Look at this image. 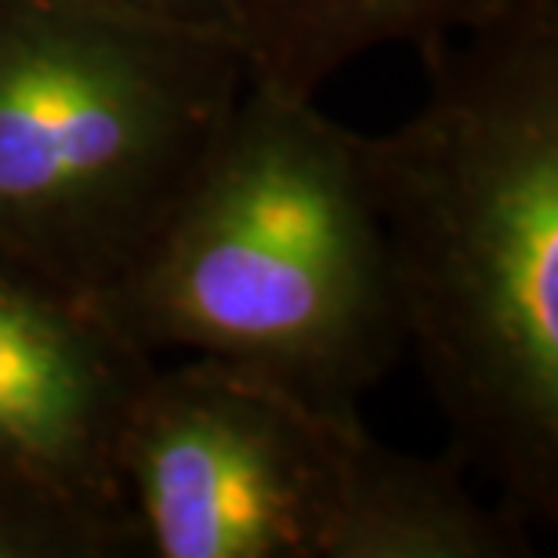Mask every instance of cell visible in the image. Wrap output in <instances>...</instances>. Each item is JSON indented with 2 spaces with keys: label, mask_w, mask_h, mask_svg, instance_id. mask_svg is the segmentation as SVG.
Segmentation results:
<instances>
[{
  "label": "cell",
  "mask_w": 558,
  "mask_h": 558,
  "mask_svg": "<svg viewBox=\"0 0 558 558\" xmlns=\"http://www.w3.org/2000/svg\"><path fill=\"white\" fill-rule=\"evenodd\" d=\"M519 0H232L229 33L247 84L283 98H316L341 65L385 44L464 37Z\"/></svg>",
  "instance_id": "7"
},
{
  "label": "cell",
  "mask_w": 558,
  "mask_h": 558,
  "mask_svg": "<svg viewBox=\"0 0 558 558\" xmlns=\"http://www.w3.org/2000/svg\"><path fill=\"white\" fill-rule=\"evenodd\" d=\"M102 308L149 352L251 366L360 417V396L407 344L363 135L316 98L247 84L204 171Z\"/></svg>",
  "instance_id": "2"
},
{
  "label": "cell",
  "mask_w": 558,
  "mask_h": 558,
  "mask_svg": "<svg viewBox=\"0 0 558 558\" xmlns=\"http://www.w3.org/2000/svg\"><path fill=\"white\" fill-rule=\"evenodd\" d=\"M468 464L453 450L414 457L388 450L371 432L355 442L349 483L323 558H522L530 526L464 483Z\"/></svg>",
  "instance_id": "6"
},
{
  "label": "cell",
  "mask_w": 558,
  "mask_h": 558,
  "mask_svg": "<svg viewBox=\"0 0 558 558\" xmlns=\"http://www.w3.org/2000/svg\"><path fill=\"white\" fill-rule=\"evenodd\" d=\"M247 92L226 26L0 0V272L98 301L182 204Z\"/></svg>",
  "instance_id": "3"
},
{
  "label": "cell",
  "mask_w": 558,
  "mask_h": 558,
  "mask_svg": "<svg viewBox=\"0 0 558 558\" xmlns=\"http://www.w3.org/2000/svg\"><path fill=\"white\" fill-rule=\"evenodd\" d=\"M124 555L102 530L44 505L0 489V558H117Z\"/></svg>",
  "instance_id": "8"
},
{
  "label": "cell",
  "mask_w": 558,
  "mask_h": 558,
  "mask_svg": "<svg viewBox=\"0 0 558 558\" xmlns=\"http://www.w3.org/2000/svg\"><path fill=\"white\" fill-rule=\"evenodd\" d=\"M153 371V352L98 301L0 272V489L145 551L124 435Z\"/></svg>",
  "instance_id": "5"
},
{
  "label": "cell",
  "mask_w": 558,
  "mask_h": 558,
  "mask_svg": "<svg viewBox=\"0 0 558 558\" xmlns=\"http://www.w3.org/2000/svg\"><path fill=\"white\" fill-rule=\"evenodd\" d=\"M432 92L363 138L403 341L522 522L558 519V0L424 48Z\"/></svg>",
  "instance_id": "1"
},
{
  "label": "cell",
  "mask_w": 558,
  "mask_h": 558,
  "mask_svg": "<svg viewBox=\"0 0 558 558\" xmlns=\"http://www.w3.org/2000/svg\"><path fill=\"white\" fill-rule=\"evenodd\" d=\"M360 417L251 366H156L124 435V483L156 558H323Z\"/></svg>",
  "instance_id": "4"
},
{
  "label": "cell",
  "mask_w": 558,
  "mask_h": 558,
  "mask_svg": "<svg viewBox=\"0 0 558 558\" xmlns=\"http://www.w3.org/2000/svg\"><path fill=\"white\" fill-rule=\"evenodd\" d=\"M84 4L131 11V15L163 19V22H193V26H226L232 0H84ZM229 29V26H226Z\"/></svg>",
  "instance_id": "9"
}]
</instances>
